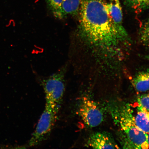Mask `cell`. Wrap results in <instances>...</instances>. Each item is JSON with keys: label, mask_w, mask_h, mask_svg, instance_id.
Masks as SVG:
<instances>
[{"label": "cell", "mask_w": 149, "mask_h": 149, "mask_svg": "<svg viewBox=\"0 0 149 149\" xmlns=\"http://www.w3.org/2000/svg\"><path fill=\"white\" fill-rule=\"evenodd\" d=\"M80 0H63L60 10L56 17L63 19L68 15H75L79 13Z\"/></svg>", "instance_id": "ba28073f"}, {"label": "cell", "mask_w": 149, "mask_h": 149, "mask_svg": "<svg viewBox=\"0 0 149 149\" xmlns=\"http://www.w3.org/2000/svg\"><path fill=\"white\" fill-rule=\"evenodd\" d=\"M63 0H47L50 8L56 17L60 10Z\"/></svg>", "instance_id": "4fadbf2b"}, {"label": "cell", "mask_w": 149, "mask_h": 149, "mask_svg": "<svg viewBox=\"0 0 149 149\" xmlns=\"http://www.w3.org/2000/svg\"><path fill=\"white\" fill-rule=\"evenodd\" d=\"M139 35L141 42L143 45L149 47V18L141 28Z\"/></svg>", "instance_id": "7c38bea8"}, {"label": "cell", "mask_w": 149, "mask_h": 149, "mask_svg": "<svg viewBox=\"0 0 149 149\" xmlns=\"http://www.w3.org/2000/svg\"><path fill=\"white\" fill-rule=\"evenodd\" d=\"M77 113L89 127H96L103 121V113L97 104L86 97L81 98L78 103Z\"/></svg>", "instance_id": "5b68a950"}, {"label": "cell", "mask_w": 149, "mask_h": 149, "mask_svg": "<svg viewBox=\"0 0 149 149\" xmlns=\"http://www.w3.org/2000/svg\"><path fill=\"white\" fill-rule=\"evenodd\" d=\"M59 109L46 103L36 130L29 141V146H36L49 136L56 121Z\"/></svg>", "instance_id": "3957f363"}, {"label": "cell", "mask_w": 149, "mask_h": 149, "mask_svg": "<svg viewBox=\"0 0 149 149\" xmlns=\"http://www.w3.org/2000/svg\"><path fill=\"white\" fill-rule=\"evenodd\" d=\"M137 100L139 107L149 111V93L139 96Z\"/></svg>", "instance_id": "5bb4252c"}, {"label": "cell", "mask_w": 149, "mask_h": 149, "mask_svg": "<svg viewBox=\"0 0 149 149\" xmlns=\"http://www.w3.org/2000/svg\"><path fill=\"white\" fill-rule=\"evenodd\" d=\"M145 58L149 60V55H146L145 56Z\"/></svg>", "instance_id": "2e32d148"}, {"label": "cell", "mask_w": 149, "mask_h": 149, "mask_svg": "<svg viewBox=\"0 0 149 149\" xmlns=\"http://www.w3.org/2000/svg\"><path fill=\"white\" fill-rule=\"evenodd\" d=\"M108 10L117 32L124 40L128 35L123 24V13L120 0H109Z\"/></svg>", "instance_id": "8992f818"}, {"label": "cell", "mask_w": 149, "mask_h": 149, "mask_svg": "<svg viewBox=\"0 0 149 149\" xmlns=\"http://www.w3.org/2000/svg\"><path fill=\"white\" fill-rule=\"evenodd\" d=\"M127 4L138 12H141L149 7V0H126Z\"/></svg>", "instance_id": "8fae6325"}, {"label": "cell", "mask_w": 149, "mask_h": 149, "mask_svg": "<svg viewBox=\"0 0 149 149\" xmlns=\"http://www.w3.org/2000/svg\"><path fill=\"white\" fill-rule=\"evenodd\" d=\"M139 111L134 117L136 125L148 134L149 133V111L138 107Z\"/></svg>", "instance_id": "30bf717a"}, {"label": "cell", "mask_w": 149, "mask_h": 149, "mask_svg": "<svg viewBox=\"0 0 149 149\" xmlns=\"http://www.w3.org/2000/svg\"><path fill=\"white\" fill-rule=\"evenodd\" d=\"M130 107L126 106L120 110L118 115V121L121 130L124 134L126 145H127L128 148L149 149L147 134L136 125Z\"/></svg>", "instance_id": "7a4b0ae2"}, {"label": "cell", "mask_w": 149, "mask_h": 149, "mask_svg": "<svg viewBox=\"0 0 149 149\" xmlns=\"http://www.w3.org/2000/svg\"><path fill=\"white\" fill-rule=\"evenodd\" d=\"M147 141L149 147V133L147 134Z\"/></svg>", "instance_id": "9a60e30c"}, {"label": "cell", "mask_w": 149, "mask_h": 149, "mask_svg": "<svg viewBox=\"0 0 149 149\" xmlns=\"http://www.w3.org/2000/svg\"><path fill=\"white\" fill-rule=\"evenodd\" d=\"M80 1V26L86 38L108 55L116 54L125 40L115 27L107 3L105 0Z\"/></svg>", "instance_id": "6da1fadb"}, {"label": "cell", "mask_w": 149, "mask_h": 149, "mask_svg": "<svg viewBox=\"0 0 149 149\" xmlns=\"http://www.w3.org/2000/svg\"><path fill=\"white\" fill-rule=\"evenodd\" d=\"M132 83L137 92H144L149 90V71L139 72L133 79Z\"/></svg>", "instance_id": "9c48e42d"}, {"label": "cell", "mask_w": 149, "mask_h": 149, "mask_svg": "<svg viewBox=\"0 0 149 149\" xmlns=\"http://www.w3.org/2000/svg\"><path fill=\"white\" fill-rule=\"evenodd\" d=\"M87 144L95 149L119 148L113 138L106 132L93 134L89 137Z\"/></svg>", "instance_id": "52a82bcc"}, {"label": "cell", "mask_w": 149, "mask_h": 149, "mask_svg": "<svg viewBox=\"0 0 149 149\" xmlns=\"http://www.w3.org/2000/svg\"><path fill=\"white\" fill-rule=\"evenodd\" d=\"M65 72L66 69L63 68L44 80L42 83L45 94L46 103L59 109L65 92Z\"/></svg>", "instance_id": "277c9868"}]
</instances>
